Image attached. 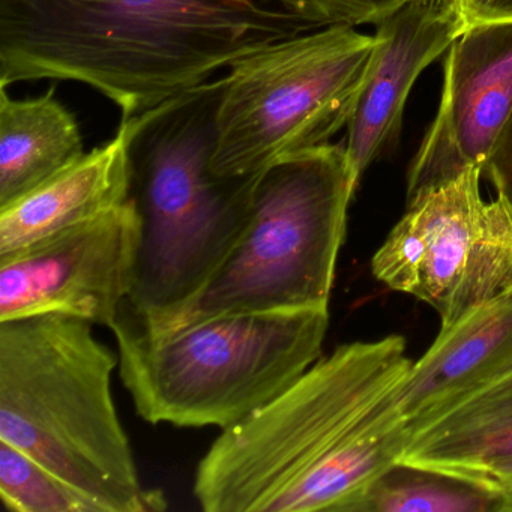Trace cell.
I'll list each match as a JSON object with an SVG mask.
<instances>
[{
    "label": "cell",
    "instance_id": "6da1fadb",
    "mask_svg": "<svg viewBox=\"0 0 512 512\" xmlns=\"http://www.w3.org/2000/svg\"><path fill=\"white\" fill-rule=\"evenodd\" d=\"M314 29L271 0H0V88L79 82L131 119Z\"/></svg>",
    "mask_w": 512,
    "mask_h": 512
},
{
    "label": "cell",
    "instance_id": "7a4b0ae2",
    "mask_svg": "<svg viewBox=\"0 0 512 512\" xmlns=\"http://www.w3.org/2000/svg\"><path fill=\"white\" fill-rule=\"evenodd\" d=\"M94 323L67 314L0 322V442L16 446L100 512H160L163 491L140 482L116 410L119 355Z\"/></svg>",
    "mask_w": 512,
    "mask_h": 512
},
{
    "label": "cell",
    "instance_id": "3957f363",
    "mask_svg": "<svg viewBox=\"0 0 512 512\" xmlns=\"http://www.w3.org/2000/svg\"><path fill=\"white\" fill-rule=\"evenodd\" d=\"M406 341L338 346L286 391L221 430L194 476L206 512H308L326 470L368 409L407 373Z\"/></svg>",
    "mask_w": 512,
    "mask_h": 512
},
{
    "label": "cell",
    "instance_id": "277c9868",
    "mask_svg": "<svg viewBox=\"0 0 512 512\" xmlns=\"http://www.w3.org/2000/svg\"><path fill=\"white\" fill-rule=\"evenodd\" d=\"M224 77L131 118V197L142 224L127 307L142 319L175 310L214 274L250 217L257 175L211 169Z\"/></svg>",
    "mask_w": 512,
    "mask_h": 512
},
{
    "label": "cell",
    "instance_id": "5b68a950",
    "mask_svg": "<svg viewBox=\"0 0 512 512\" xmlns=\"http://www.w3.org/2000/svg\"><path fill=\"white\" fill-rule=\"evenodd\" d=\"M328 328L329 308H299L158 329L125 305L110 326L119 374L140 418L220 430L262 409L322 358Z\"/></svg>",
    "mask_w": 512,
    "mask_h": 512
},
{
    "label": "cell",
    "instance_id": "8992f818",
    "mask_svg": "<svg viewBox=\"0 0 512 512\" xmlns=\"http://www.w3.org/2000/svg\"><path fill=\"white\" fill-rule=\"evenodd\" d=\"M358 182L344 146L275 161L257 175L241 235L188 301L152 319L125 307L158 329L221 314L328 308Z\"/></svg>",
    "mask_w": 512,
    "mask_h": 512
},
{
    "label": "cell",
    "instance_id": "52a82bcc",
    "mask_svg": "<svg viewBox=\"0 0 512 512\" xmlns=\"http://www.w3.org/2000/svg\"><path fill=\"white\" fill-rule=\"evenodd\" d=\"M374 35L329 26L284 38L236 62L224 77L211 169L256 175L281 158L329 145L349 125Z\"/></svg>",
    "mask_w": 512,
    "mask_h": 512
},
{
    "label": "cell",
    "instance_id": "ba28073f",
    "mask_svg": "<svg viewBox=\"0 0 512 512\" xmlns=\"http://www.w3.org/2000/svg\"><path fill=\"white\" fill-rule=\"evenodd\" d=\"M482 170L407 200V212L371 260L389 289L430 305L452 325L512 292V206L485 202Z\"/></svg>",
    "mask_w": 512,
    "mask_h": 512
},
{
    "label": "cell",
    "instance_id": "9c48e42d",
    "mask_svg": "<svg viewBox=\"0 0 512 512\" xmlns=\"http://www.w3.org/2000/svg\"><path fill=\"white\" fill-rule=\"evenodd\" d=\"M140 244L142 224L131 197L0 256V322L67 314L110 328L133 292Z\"/></svg>",
    "mask_w": 512,
    "mask_h": 512
},
{
    "label": "cell",
    "instance_id": "30bf717a",
    "mask_svg": "<svg viewBox=\"0 0 512 512\" xmlns=\"http://www.w3.org/2000/svg\"><path fill=\"white\" fill-rule=\"evenodd\" d=\"M512 115V23L467 28L449 47L442 100L407 173V200L482 170Z\"/></svg>",
    "mask_w": 512,
    "mask_h": 512
},
{
    "label": "cell",
    "instance_id": "8fae6325",
    "mask_svg": "<svg viewBox=\"0 0 512 512\" xmlns=\"http://www.w3.org/2000/svg\"><path fill=\"white\" fill-rule=\"evenodd\" d=\"M466 29L455 0H410L377 23L344 145L358 181L397 140L407 98L422 71L448 52Z\"/></svg>",
    "mask_w": 512,
    "mask_h": 512
},
{
    "label": "cell",
    "instance_id": "7c38bea8",
    "mask_svg": "<svg viewBox=\"0 0 512 512\" xmlns=\"http://www.w3.org/2000/svg\"><path fill=\"white\" fill-rule=\"evenodd\" d=\"M511 373L512 292L442 326L394 386V400L413 437Z\"/></svg>",
    "mask_w": 512,
    "mask_h": 512
},
{
    "label": "cell",
    "instance_id": "4fadbf2b",
    "mask_svg": "<svg viewBox=\"0 0 512 512\" xmlns=\"http://www.w3.org/2000/svg\"><path fill=\"white\" fill-rule=\"evenodd\" d=\"M133 121L31 193L0 208V256L91 220L131 199Z\"/></svg>",
    "mask_w": 512,
    "mask_h": 512
},
{
    "label": "cell",
    "instance_id": "5bb4252c",
    "mask_svg": "<svg viewBox=\"0 0 512 512\" xmlns=\"http://www.w3.org/2000/svg\"><path fill=\"white\" fill-rule=\"evenodd\" d=\"M0 88V208L46 184L85 157L74 116L55 91L14 100Z\"/></svg>",
    "mask_w": 512,
    "mask_h": 512
},
{
    "label": "cell",
    "instance_id": "9a60e30c",
    "mask_svg": "<svg viewBox=\"0 0 512 512\" xmlns=\"http://www.w3.org/2000/svg\"><path fill=\"white\" fill-rule=\"evenodd\" d=\"M512 460V373L412 437L401 461L478 478Z\"/></svg>",
    "mask_w": 512,
    "mask_h": 512
},
{
    "label": "cell",
    "instance_id": "2e32d148",
    "mask_svg": "<svg viewBox=\"0 0 512 512\" xmlns=\"http://www.w3.org/2000/svg\"><path fill=\"white\" fill-rule=\"evenodd\" d=\"M349 512H512L488 482L397 461L377 476Z\"/></svg>",
    "mask_w": 512,
    "mask_h": 512
},
{
    "label": "cell",
    "instance_id": "e0dca14e",
    "mask_svg": "<svg viewBox=\"0 0 512 512\" xmlns=\"http://www.w3.org/2000/svg\"><path fill=\"white\" fill-rule=\"evenodd\" d=\"M0 500L14 512H100L31 455L0 442Z\"/></svg>",
    "mask_w": 512,
    "mask_h": 512
},
{
    "label": "cell",
    "instance_id": "ac0fdd59",
    "mask_svg": "<svg viewBox=\"0 0 512 512\" xmlns=\"http://www.w3.org/2000/svg\"><path fill=\"white\" fill-rule=\"evenodd\" d=\"M316 29L329 26L377 25L410 0H271Z\"/></svg>",
    "mask_w": 512,
    "mask_h": 512
},
{
    "label": "cell",
    "instance_id": "d6986e66",
    "mask_svg": "<svg viewBox=\"0 0 512 512\" xmlns=\"http://www.w3.org/2000/svg\"><path fill=\"white\" fill-rule=\"evenodd\" d=\"M484 173L496 188L497 196L512 206V115L488 157Z\"/></svg>",
    "mask_w": 512,
    "mask_h": 512
},
{
    "label": "cell",
    "instance_id": "ffe728a7",
    "mask_svg": "<svg viewBox=\"0 0 512 512\" xmlns=\"http://www.w3.org/2000/svg\"><path fill=\"white\" fill-rule=\"evenodd\" d=\"M467 28L512 23V0H455Z\"/></svg>",
    "mask_w": 512,
    "mask_h": 512
},
{
    "label": "cell",
    "instance_id": "44dd1931",
    "mask_svg": "<svg viewBox=\"0 0 512 512\" xmlns=\"http://www.w3.org/2000/svg\"><path fill=\"white\" fill-rule=\"evenodd\" d=\"M481 481L496 487L512 503V460L503 461L478 475Z\"/></svg>",
    "mask_w": 512,
    "mask_h": 512
}]
</instances>
